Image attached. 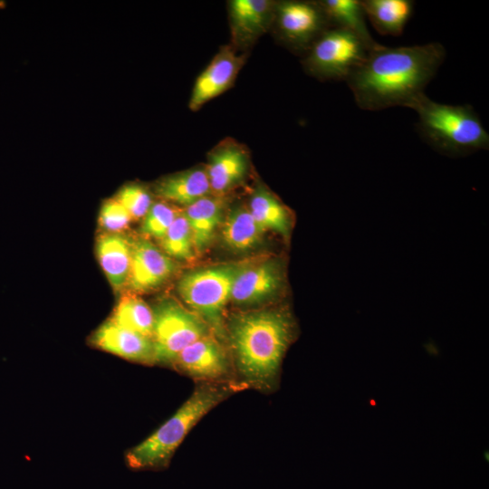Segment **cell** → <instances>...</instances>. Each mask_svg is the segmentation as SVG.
Segmentation results:
<instances>
[{
	"instance_id": "1",
	"label": "cell",
	"mask_w": 489,
	"mask_h": 489,
	"mask_svg": "<svg viewBox=\"0 0 489 489\" xmlns=\"http://www.w3.org/2000/svg\"><path fill=\"white\" fill-rule=\"evenodd\" d=\"M446 58L439 43L369 50L346 82L364 110L410 108L424 92Z\"/></svg>"
},
{
	"instance_id": "2",
	"label": "cell",
	"mask_w": 489,
	"mask_h": 489,
	"mask_svg": "<svg viewBox=\"0 0 489 489\" xmlns=\"http://www.w3.org/2000/svg\"><path fill=\"white\" fill-rule=\"evenodd\" d=\"M292 332V318L283 311L235 315L229 323L230 340L236 364L244 378L260 384L273 380Z\"/></svg>"
},
{
	"instance_id": "3",
	"label": "cell",
	"mask_w": 489,
	"mask_h": 489,
	"mask_svg": "<svg viewBox=\"0 0 489 489\" xmlns=\"http://www.w3.org/2000/svg\"><path fill=\"white\" fill-rule=\"evenodd\" d=\"M226 386L204 385L197 388L177 411L148 438L129 449L125 462L132 470H162L191 428L213 408L230 396Z\"/></svg>"
},
{
	"instance_id": "4",
	"label": "cell",
	"mask_w": 489,
	"mask_h": 489,
	"mask_svg": "<svg viewBox=\"0 0 489 489\" xmlns=\"http://www.w3.org/2000/svg\"><path fill=\"white\" fill-rule=\"evenodd\" d=\"M418 116L425 141L448 156H463L489 148V134L469 104L439 103L421 94L410 106Z\"/></svg>"
},
{
	"instance_id": "5",
	"label": "cell",
	"mask_w": 489,
	"mask_h": 489,
	"mask_svg": "<svg viewBox=\"0 0 489 489\" xmlns=\"http://www.w3.org/2000/svg\"><path fill=\"white\" fill-rule=\"evenodd\" d=\"M238 266L229 264L191 271L185 273L177 284L181 298L219 338L225 335L223 312L230 300Z\"/></svg>"
},
{
	"instance_id": "6",
	"label": "cell",
	"mask_w": 489,
	"mask_h": 489,
	"mask_svg": "<svg viewBox=\"0 0 489 489\" xmlns=\"http://www.w3.org/2000/svg\"><path fill=\"white\" fill-rule=\"evenodd\" d=\"M370 49L354 34L329 27L312 43L304 60L307 71L321 80H344Z\"/></svg>"
},
{
	"instance_id": "7",
	"label": "cell",
	"mask_w": 489,
	"mask_h": 489,
	"mask_svg": "<svg viewBox=\"0 0 489 489\" xmlns=\"http://www.w3.org/2000/svg\"><path fill=\"white\" fill-rule=\"evenodd\" d=\"M152 312V341L156 362H174L182 350L207 335L206 323L174 299L160 300Z\"/></svg>"
},
{
	"instance_id": "8",
	"label": "cell",
	"mask_w": 489,
	"mask_h": 489,
	"mask_svg": "<svg viewBox=\"0 0 489 489\" xmlns=\"http://www.w3.org/2000/svg\"><path fill=\"white\" fill-rule=\"evenodd\" d=\"M276 21L283 38L295 49L309 50L330 27L320 3L285 1L276 8Z\"/></svg>"
},
{
	"instance_id": "9",
	"label": "cell",
	"mask_w": 489,
	"mask_h": 489,
	"mask_svg": "<svg viewBox=\"0 0 489 489\" xmlns=\"http://www.w3.org/2000/svg\"><path fill=\"white\" fill-rule=\"evenodd\" d=\"M283 283V266L275 259L239 264L234 277L230 300L242 305L260 303L277 294Z\"/></svg>"
},
{
	"instance_id": "10",
	"label": "cell",
	"mask_w": 489,
	"mask_h": 489,
	"mask_svg": "<svg viewBox=\"0 0 489 489\" xmlns=\"http://www.w3.org/2000/svg\"><path fill=\"white\" fill-rule=\"evenodd\" d=\"M243 58L231 46H224L197 78L189 100L192 110L231 87L242 66Z\"/></svg>"
},
{
	"instance_id": "11",
	"label": "cell",
	"mask_w": 489,
	"mask_h": 489,
	"mask_svg": "<svg viewBox=\"0 0 489 489\" xmlns=\"http://www.w3.org/2000/svg\"><path fill=\"white\" fill-rule=\"evenodd\" d=\"M175 269L174 262L148 239L132 242L128 283L133 291L145 292L161 285Z\"/></svg>"
},
{
	"instance_id": "12",
	"label": "cell",
	"mask_w": 489,
	"mask_h": 489,
	"mask_svg": "<svg viewBox=\"0 0 489 489\" xmlns=\"http://www.w3.org/2000/svg\"><path fill=\"white\" fill-rule=\"evenodd\" d=\"M92 346L128 360L151 364L155 361L152 339L126 329L111 320L103 322L91 336Z\"/></svg>"
},
{
	"instance_id": "13",
	"label": "cell",
	"mask_w": 489,
	"mask_h": 489,
	"mask_svg": "<svg viewBox=\"0 0 489 489\" xmlns=\"http://www.w3.org/2000/svg\"><path fill=\"white\" fill-rule=\"evenodd\" d=\"M248 155L234 140H225L209 156L206 169L211 191L217 196L229 191L245 177Z\"/></svg>"
},
{
	"instance_id": "14",
	"label": "cell",
	"mask_w": 489,
	"mask_h": 489,
	"mask_svg": "<svg viewBox=\"0 0 489 489\" xmlns=\"http://www.w3.org/2000/svg\"><path fill=\"white\" fill-rule=\"evenodd\" d=\"M173 363L187 374L200 379H217L228 371L225 352L208 334L182 350Z\"/></svg>"
},
{
	"instance_id": "15",
	"label": "cell",
	"mask_w": 489,
	"mask_h": 489,
	"mask_svg": "<svg viewBox=\"0 0 489 489\" xmlns=\"http://www.w3.org/2000/svg\"><path fill=\"white\" fill-rule=\"evenodd\" d=\"M231 30L237 43H250L270 24L273 4L267 0H234L229 4Z\"/></svg>"
},
{
	"instance_id": "16",
	"label": "cell",
	"mask_w": 489,
	"mask_h": 489,
	"mask_svg": "<svg viewBox=\"0 0 489 489\" xmlns=\"http://www.w3.org/2000/svg\"><path fill=\"white\" fill-rule=\"evenodd\" d=\"M225 200L219 196H206L183 211L192 235L194 251L201 254L212 243L224 216Z\"/></svg>"
},
{
	"instance_id": "17",
	"label": "cell",
	"mask_w": 489,
	"mask_h": 489,
	"mask_svg": "<svg viewBox=\"0 0 489 489\" xmlns=\"http://www.w3.org/2000/svg\"><path fill=\"white\" fill-rule=\"evenodd\" d=\"M131 244L128 237L120 233H106L97 241V255L110 285L121 289L128 283Z\"/></svg>"
},
{
	"instance_id": "18",
	"label": "cell",
	"mask_w": 489,
	"mask_h": 489,
	"mask_svg": "<svg viewBox=\"0 0 489 489\" xmlns=\"http://www.w3.org/2000/svg\"><path fill=\"white\" fill-rule=\"evenodd\" d=\"M210 183L206 168H196L161 178L155 186V193L162 199L189 206L208 196Z\"/></svg>"
},
{
	"instance_id": "19",
	"label": "cell",
	"mask_w": 489,
	"mask_h": 489,
	"mask_svg": "<svg viewBox=\"0 0 489 489\" xmlns=\"http://www.w3.org/2000/svg\"><path fill=\"white\" fill-rule=\"evenodd\" d=\"M360 4L366 17L382 35H401L414 10L411 0H363Z\"/></svg>"
},
{
	"instance_id": "20",
	"label": "cell",
	"mask_w": 489,
	"mask_h": 489,
	"mask_svg": "<svg viewBox=\"0 0 489 489\" xmlns=\"http://www.w3.org/2000/svg\"><path fill=\"white\" fill-rule=\"evenodd\" d=\"M264 231L248 208L239 206L225 217L221 235L225 246L232 251L244 253L261 244Z\"/></svg>"
},
{
	"instance_id": "21",
	"label": "cell",
	"mask_w": 489,
	"mask_h": 489,
	"mask_svg": "<svg viewBox=\"0 0 489 489\" xmlns=\"http://www.w3.org/2000/svg\"><path fill=\"white\" fill-rule=\"evenodd\" d=\"M331 27L357 35L370 50L377 43L367 27L366 15L359 0H324L319 2Z\"/></svg>"
},
{
	"instance_id": "22",
	"label": "cell",
	"mask_w": 489,
	"mask_h": 489,
	"mask_svg": "<svg viewBox=\"0 0 489 489\" xmlns=\"http://www.w3.org/2000/svg\"><path fill=\"white\" fill-rule=\"evenodd\" d=\"M249 211L264 229H271L288 238L291 231V216L288 209L269 191L258 187L249 201Z\"/></svg>"
},
{
	"instance_id": "23",
	"label": "cell",
	"mask_w": 489,
	"mask_h": 489,
	"mask_svg": "<svg viewBox=\"0 0 489 489\" xmlns=\"http://www.w3.org/2000/svg\"><path fill=\"white\" fill-rule=\"evenodd\" d=\"M110 320L126 329L152 339L154 325L152 309L137 296L122 297Z\"/></svg>"
},
{
	"instance_id": "24",
	"label": "cell",
	"mask_w": 489,
	"mask_h": 489,
	"mask_svg": "<svg viewBox=\"0 0 489 489\" xmlns=\"http://www.w3.org/2000/svg\"><path fill=\"white\" fill-rule=\"evenodd\" d=\"M160 241L168 255L181 260L194 256L191 230L183 212L177 214Z\"/></svg>"
},
{
	"instance_id": "25",
	"label": "cell",
	"mask_w": 489,
	"mask_h": 489,
	"mask_svg": "<svg viewBox=\"0 0 489 489\" xmlns=\"http://www.w3.org/2000/svg\"><path fill=\"white\" fill-rule=\"evenodd\" d=\"M177 214L176 210L166 203H154L144 216L140 228L141 232L144 235L161 240Z\"/></svg>"
},
{
	"instance_id": "26",
	"label": "cell",
	"mask_w": 489,
	"mask_h": 489,
	"mask_svg": "<svg viewBox=\"0 0 489 489\" xmlns=\"http://www.w3.org/2000/svg\"><path fill=\"white\" fill-rule=\"evenodd\" d=\"M116 199L126 208L132 218L146 216L152 205L149 192L138 184L123 186L118 192Z\"/></svg>"
},
{
	"instance_id": "27",
	"label": "cell",
	"mask_w": 489,
	"mask_h": 489,
	"mask_svg": "<svg viewBox=\"0 0 489 489\" xmlns=\"http://www.w3.org/2000/svg\"><path fill=\"white\" fill-rule=\"evenodd\" d=\"M132 219L126 208L116 199L106 200L100 211V225L108 233H119Z\"/></svg>"
}]
</instances>
